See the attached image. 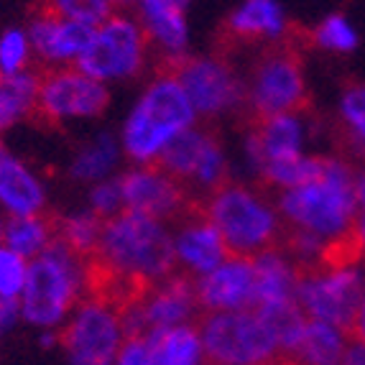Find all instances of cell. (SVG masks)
<instances>
[{"label": "cell", "mask_w": 365, "mask_h": 365, "mask_svg": "<svg viewBox=\"0 0 365 365\" xmlns=\"http://www.w3.org/2000/svg\"><path fill=\"white\" fill-rule=\"evenodd\" d=\"M171 274H177V258L166 222L128 210L105 220L98 250L87 261L90 294L123 309Z\"/></svg>", "instance_id": "1"}, {"label": "cell", "mask_w": 365, "mask_h": 365, "mask_svg": "<svg viewBox=\"0 0 365 365\" xmlns=\"http://www.w3.org/2000/svg\"><path fill=\"white\" fill-rule=\"evenodd\" d=\"M279 215L292 230L309 232L329 245V261H358L353 240L358 220L353 169L335 156H324L322 174L312 182L281 192Z\"/></svg>", "instance_id": "2"}, {"label": "cell", "mask_w": 365, "mask_h": 365, "mask_svg": "<svg viewBox=\"0 0 365 365\" xmlns=\"http://www.w3.org/2000/svg\"><path fill=\"white\" fill-rule=\"evenodd\" d=\"M197 110L179 79L166 69L140 92L120 130V146L135 166L158 164L166 148L195 128Z\"/></svg>", "instance_id": "3"}, {"label": "cell", "mask_w": 365, "mask_h": 365, "mask_svg": "<svg viewBox=\"0 0 365 365\" xmlns=\"http://www.w3.org/2000/svg\"><path fill=\"white\" fill-rule=\"evenodd\" d=\"M90 294L87 261L54 240L41 256L29 261L24 292H21V312L24 322L41 329H61Z\"/></svg>", "instance_id": "4"}, {"label": "cell", "mask_w": 365, "mask_h": 365, "mask_svg": "<svg viewBox=\"0 0 365 365\" xmlns=\"http://www.w3.org/2000/svg\"><path fill=\"white\" fill-rule=\"evenodd\" d=\"M205 215L225 240L232 256L253 258L276 243L284 235L279 210L256 189L243 184H222L205 202Z\"/></svg>", "instance_id": "5"}, {"label": "cell", "mask_w": 365, "mask_h": 365, "mask_svg": "<svg viewBox=\"0 0 365 365\" xmlns=\"http://www.w3.org/2000/svg\"><path fill=\"white\" fill-rule=\"evenodd\" d=\"M210 365H279L284 363L274 335L256 309L215 312L197 324Z\"/></svg>", "instance_id": "6"}, {"label": "cell", "mask_w": 365, "mask_h": 365, "mask_svg": "<svg viewBox=\"0 0 365 365\" xmlns=\"http://www.w3.org/2000/svg\"><path fill=\"white\" fill-rule=\"evenodd\" d=\"M365 294V268L358 261H327L299 274L297 304L307 319L350 332Z\"/></svg>", "instance_id": "7"}, {"label": "cell", "mask_w": 365, "mask_h": 365, "mask_svg": "<svg viewBox=\"0 0 365 365\" xmlns=\"http://www.w3.org/2000/svg\"><path fill=\"white\" fill-rule=\"evenodd\" d=\"M125 337L123 309L98 294H87L61 327L69 365H115Z\"/></svg>", "instance_id": "8"}, {"label": "cell", "mask_w": 365, "mask_h": 365, "mask_svg": "<svg viewBox=\"0 0 365 365\" xmlns=\"http://www.w3.org/2000/svg\"><path fill=\"white\" fill-rule=\"evenodd\" d=\"M146 46L148 38L138 21L123 13H113L108 21L95 26L74 67L105 85L118 79H130L143 69Z\"/></svg>", "instance_id": "9"}, {"label": "cell", "mask_w": 365, "mask_h": 365, "mask_svg": "<svg viewBox=\"0 0 365 365\" xmlns=\"http://www.w3.org/2000/svg\"><path fill=\"white\" fill-rule=\"evenodd\" d=\"M245 100L256 120L284 113H302L307 103V85L299 56L287 46L268 51L253 69Z\"/></svg>", "instance_id": "10"}, {"label": "cell", "mask_w": 365, "mask_h": 365, "mask_svg": "<svg viewBox=\"0 0 365 365\" xmlns=\"http://www.w3.org/2000/svg\"><path fill=\"white\" fill-rule=\"evenodd\" d=\"M169 69L195 105L197 115L215 118L230 113L245 100V85L227 61L215 56H179L169 59Z\"/></svg>", "instance_id": "11"}, {"label": "cell", "mask_w": 365, "mask_h": 365, "mask_svg": "<svg viewBox=\"0 0 365 365\" xmlns=\"http://www.w3.org/2000/svg\"><path fill=\"white\" fill-rule=\"evenodd\" d=\"M110 103V92L105 82L92 79L77 67L49 69L38 77L36 113L43 120H82L98 118Z\"/></svg>", "instance_id": "12"}, {"label": "cell", "mask_w": 365, "mask_h": 365, "mask_svg": "<svg viewBox=\"0 0 365 365\" xmlns=\"http://www.w3.org/2000/svg\"><path fill=\"white\" fill-rule=\"evenodd\" d=\"M200 312L195 279L187 274H171L156 287L146 289L138 299L123 307V324L130 335H146L151 329H169L179 324H195Z\"/></svg>", "instance_id": "13"}, {"label": "cell", "mask_w": 365, "mask_h": 365, "mask_svg": "<svg viewBox=\"0 0 365 365\" xmlns=\"http://www.w3.org/2000/svg\"><path fill=\"white\" fill-rule=\"evenodd\" d=\"M120 179L123 205L128 212L148 215L156 220L179 217L187 210L184 184L166 174L158 164H143L128 169Z\"/></svg>", "instance_id": "14"}, {"label": "cell", "mask_w": 365, "mask_h": 365, "mask_svg": "<svg viewBox=\"0 0 365 365\" xmlns=\"http://www.w3.org/2000/svg\"><path fill=\"white\" fill-rule=\"evenodd\" d=\"M197 304L205 314L240 312L256 307V274L245 256H227L210 274L195 279Z\"/></svg>", "instance_id": "15"}, {"label": "cell", "mask_w": 365, "mask_h": 365, "mask_svg": "<svg viewBox=\"0 0 365 365\" xmlns=\"http://www.w3.org/2000/svg\"><path fill=\"white\" fill-rule=\"evenodd\" d=\"M171 243H174L177 266L189 279L210 274L230 256L225 240L217 227L210 222L205 210H184L179 215V227L171 230Z\"/></svg>", "instance_id": "16"}, {"label": "cell", "mask_w": 365, "mask_h": 365, "mask_svg": "<svg viewBox=\"0 0 365 365\" xmlns=\"http://www.w3.org/2000/svg\"><path fill=\"white\" fill-rule=\"evenodd\" d=\"M92 31H95L92 26L41 11L29 26L31 49L51 69L69 67V64H77V59L82 56Z\"/></svg>", "instance_id": "17"}, {"label": "cell", "mask_w": 365, "mask_h": 365, "mask_svg": "<svg viewBox=\"0 0 365 365\" xmlns=\"http://www.w3.org/2000/svg\"><path fill=\"white\" fill-rule=\"evenodd\" d=\"M307 128L302 113H284V115L256 120L253 130L245 138V156L248 164L261 171L268 161H281L304 153Z\"/></svg>", "instance_id": "18"}, {"label": "cell", "mask_w": 365, "mask_h": 365, "mask_svg": "<svg viewBox=\"0 0 365 365\" xmlns=\"http://www.w3.org/2000/svg\"><path fill=\"white\" fill-rule=\"evenodd\" d=\"M46 207L41 177L0 140V212L8 217L38 215Z\"/></svg>", "instance_id": "19"}, {"label": "cell", "mask_w": 365, "mask_h": 365, "mask_svg": "<svg viewBox=\"0 0 365 365\" xmlns=\"http://www.w3.org/2000/svg\"><path fill=\"white\" fill-rule=\"evenodd\" d=\"M140 16V29L151 38L158 49L169 54V59L184 56L189 43V24L187 8L177 0H135Z\"/></svg>", "instance_id": "20"}, {"label": "cell", "mask_w": 365, "mask_h": 365, "mask_svg": "<svg viewBox=\"0 0 365 365\" xmlns=\"http://www.w3.org/2000/svg\"><path fill=\"white\" fill-rule=\"evenodd\" d=\"M253 261V274H256V307H271L281 302H294L297 299V284L302 268L294 263L287 250L268 248Z\"/></svg>", "instance_id": "21"}, {"label": "cell", "mask_w": 365, "mask_h": 365, "mask_svg": "<svg viewBox=\"0 0 365 365\" xmlns=\"http://www.w3.org/2000/svg\"><path fill=\"white\" fill-rule=\"evenodd\" d=\"M227 34L240 41H279L287 34V16L276 0H243L227 19Z\"/></svg>", "instance_id": "22"}, {"label": "cell", "mask_w": 365, "mask_h": 365, "mask_svg": "<svg viewBox=\"0 0 365 365\" xmlns=\"http://www.w3.org/2000/svg\"><path fill=\"white\" fill-rule=\"evenodd\" d=\"M153 365H210L197 324H179L146 332Z\"/></svg>", "instance_id": "23"}, {"label": "cell", "mask_w": 365, "mask_h": 365, "mask_svg": "<svg viewBox=\"0 0 365 365\" xmlns=\"http://www.w3.org/2000/svg\"><path fill=\"white\" fill-rule=\"evenodd\" d=\"M350 332L327 322L307 319V327L299 337L294 353L287 358L289 365H340Z\"/></svg>", "instance_id": "24"}, {"label": "cell", "mask_w": 365, "mask_h": 365, "mask_svg": "<svg viewBox=\"0 0 365 365\" xmlns=\"http://www.w3.org/2000/svg\"><path fill=\"white\" fill-rule=\"evenodd\" d=\"M56 240V222L46 215H24V217H6L0 243L19 253L26 261H34Z\"/></svg>", "instance_id": "25"}, {"label": "cell", "mask_w": 365, "mask_h": 365, "mask_svg": "<svg viewBox=\"0 0 365 365\" xmlns=\"http://www.w3.org/2000/svg\"><path fill=\"white\" fill-rule=\"evenodd\" d=\"M38 74L29 72L6 77L0 74V135L19 125L36 110Z\"/></svg>", "instance_id": "26"}, {"label": "cell", "mask_w": 365, "mask_h": 365, "mask_svg": "<svg viewBox=\"0 0 365 365\" xmlns=\"http://www.w3.org/2000/svg\"><path fill=\"white\" fill-rule=\"evenodd\" d=\"M120 140H115L110 133H100L77 151V156L69 164V177L74 182H90L98 184L110 179L113 169L118 166L120 158Z\"/></svg>", "instance_id": "27"}, {"label": "cell", "mask_w": 365, "mask_h": 365, "mask_svg": "<svg viewBox=\"0 0 365 365\" xmlns=\"http://www.w3.org/2000/svg\"><path fill=\"white\" fill-rule=\"evenodd\" d=\"M212 140H215V135L205 133V130H200V128L187 130V133L179 135V138L161 153L158 166H161L166 174H171L177 182H182V184L192 182L197 166H200L202 156H205V151L210 148Z\"/></svg>", "instance_id": "28"}, {"label": "cell", "mask_w": 365, "mask_h": 365, "mask_svg": "<svg viewBox=\"0 0 365 365\" xmlns=\"http://www.w3.org/2000/svg\"><path fill=\"white\" fill-rule=\"evenodd\" d=\"M258 314L263 317V322L268 324L271 335H274L276 345H279L281 360L287 363V358L294 353L299 337L307 327V314L302 312V307L294 302H281V304H271V307H258Z\"/></svg>", "instance_id": "29"}, {"label": "cell", "mask_w": 365, "mask_h": 365, "mask_svg": "<svg viewBox=\"0 0 365 365\" xmlns=\"http://www.w3.org/2000/svg\"><path fill=\"white\" fill-rule=\"evenodd\" d=\"M103 225H105V220L98 217L92 210L72 212L56 222V240L67 245L79 258L90 261V258L95 256V250H98Z\"/></svg>", "instance_id": "30"}, {"label": "cell", "mask_w": 365, "mask_h": 365, "mask_svg": "<svg viewBox=\"0 0 365 365\" xmlns=\"http://www.w3.org/2000/svg\"><path fill=\"white\" fill-rule=\"evenodd\" d=\"M322 164H324V156L299 153V156L281 158V161H268L258 174L271 187H279L281 192H287V189L302 187V184L319 177L322 174Z\"/></svg>", "instance_id": "31"}, {"label": "cell", "mask_w": 365, "mask_h": 365, "mask_svg": "<svg viewBox=\"0 0 365 365\" xmlns=\"http://www.w3.org/2000/svg\"><path fill=\"white\" fill-rule=\"evenodd\" d=\"M340 123L353 146L365 153V85H350L340 95Z\"/></svg>", "instance_id": "32"}, {"label": "cell", "mask_w": 365, "mask_h": 365, "mask_svg": "<svg viewBox=\"0 0 365 365\" xmlns=\"http://www.w3.org/2000/svg\"><path fill=\"white\" fill-rule=\"evenodd\" d=\"M31 38L24 29H6L0 34V74L13 77V74L29 72L31 61Z\"/></svg>", "instance_id": "33"}, {"label": "cell", "mask_w": 365, "mask_h": 365, "mask_svg": "<svg viewBox=\"0 0 365 365\" xmlns=\"http://www.w3.org/2000/svg\"><path fill=\"white\" fill-rule=\"evenodd\" d=\"M43 6H46L43 11L56 13L61 19L77 21V24L92 26V29L115 13L105 0H43Z\"/></svg>", "instance_id": "34"}, {"label": "cell", "mask_w": 365, "mask_h": 365, "mask_svg": "<svg viewBox=\"0 0 365 365\" xmlns=\"http://www.w3.org/2000/svg\"><path fill=\"white\" fill-rule=\"evenodd\" d=\"M314 43L319 49L347 54V51H353L358 46V31L345 16H327L314 29Z\"/></svg>", "instance_id": "35"}, {"label": "cell", "mask_w": 365, "mask_h": 365, "mask_svg": "<svg viewBox=\"0 0 365 365\" xmlns=\"http://www.w3.org/2000/svg\"><path fill=\"white\" fill-rule=\"evenodd\" d=\"M29 261L0 243V299H21Z\"/></svg>", "instance_id": "36"}, {"label": "cell", "mask_w": 365, "mask_h": 365, "mask_svg": "<svg viewBox=\"0 0 365 365\" xmlns=\"http://www.w3.org/2000/svg\"><path fill=\"white\" fill-rule=\"evenodd\" d=\"M225 174H227V158L220 148L217 140L210 143V148L202 156L200 166H197L195 177H192V184L200 189H205L207 195H212L215 189H220L225 184Z\"/></svg>", "instance_id": "37"}, {"label": "cell", "mask_w": 365, "mask_h": 365, "mask_svg": "<svg viewBox=\"0 0 365 365\" xmlns=\"http://www.w3.org/2000/svg\"><path fill=\"white\" fill-rule=\"evenodd\" d=\"M90 210L103 220H110V217H115V215H120L123 210H125V205H123L120 179H105V182L92 184Z\"/></svg>", "instance_id": "38"}, {"label": "cell", "mask_w": 365, "mask_h": 365, "mask_svg": "<svg viewBox=\"0 0 365 365\" xmlns=\"http://www.w3.org/2000/svg\"><path fill=\"white\" fill-rule=\"evenodd\" d=\"M115 365H153L151 363V350L143 335H130L123 342L120 353H118Z\"/></svg>", "instance_id": "39"}, {"label": "cell", "mask_w": 365, "mask_h": 365, "mask_svg": "<svg viewBox=\"0 0 365 365\" xmlns=\"http://www.w3.org/2000/svg\"><path fill=\"white\" fill-rule=\"evenodd\" d=\"M21 319H24L21 299H0V335L11 332Z\"/></svg>", "instance_id": "40"}, {"label": "cell", "mask_w": 365, "mask_h": 365, "mask_svg": "<svg viewBox=\"0 0 365 365\" xmlns=\"http://www.w3.org/2000/svg\"><path fill=\"white\" fill-rule=\"evenodd\" d=\"M340 365H365V342L355 340V337L350 335V342H347Z\"/></svg>", "instance_id": "41"}, {"label": "cell", "mask_w": 365, "mask_h": 365, "mask_svg": "<svg viewBox=\"0 0 365 365\" xmlns=\"http://www.w3.org/2000/svg\"><path fill=\"white\" fill-rule=\"evenodd\" d=\"M350 335L355 340L365 342V294L360 299V307H358V314H355V322H353V329H350Z\"/></svg>", "instance_id": "42"}, {"label": "cell", "mask_w": 365, "mask_h": 365, "mask_svg": "<svg viewBox=\"0 0 365 365\" xmlns=\"http://www.w3.org/2000/svg\"><path fill=\"white\" fill-rule=\"evenodd\" d=\"M355 202H358V212H365V171L355 174Z\"/></svg>", "instance_id": "43"}, {"label": "cell", "mask_w": 365, "mask_h": 365, "mask_svg": "<svg viewBox=\"0 0 365 365\" xmlns=\"http://www.w3.org/2000/svg\"><path fill=\"white\" fill-rule=\"evenodd\" d=\"M105 3L115 11V8H120V6H130V3H135V0H105Z\"/></svg>", "instance_id": "44"}, {"label": "cell", "mask_w": 365, "mask_h": 365, "mask_svg": "<svg viewBox=\"0 0 365 365\" xmlns=\"http://www.w3.org/2000/svg\"><path fill=\"white\" fill-rule=\"evenodd\" d=\"M3 225H6V217L0 215V235H3Z\"/></svg>", "instance_id": "45"}, {"label": "cell", "mask_w": 365, "mask_h": 365, "mask_svg": "<svg viewBox=\"0 0 365 365\" xmlns=\"http://www.w3.org/2000/svg\"><path fill=\"white\" fill-rule=\"evenodd\" d=\"M177 3H179V6H184V8L189 6V0H177Z\"/></svg>", "instance_id": "46"}]
</instances>
